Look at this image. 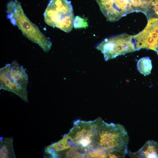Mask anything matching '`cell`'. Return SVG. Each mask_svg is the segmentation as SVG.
<instances>
[{
    "instance_id": "obj_1",
    "label": "cell",
    "mask_w": 158,
    "mask_h": 158,
    "mask_svg": "<svg viewBox=\"0 0 158 158\" xmlns=\"http://www.w3.org/2000/svg\"><path fill=\"white\" fill-rule=\"evenodd\" d=\"M94 121V137L92 150L101 149L128 154L129 138L124 127L119 124L108 123L100 117Z\"/></svg>"
},
{
    "instance_id": "obj_2",
    "label": "cell",
    "mask_w": 158,
    "mask_h": 158,
    "mask_svg": "<svg viewBox=\"0 0 158 158\" xmlns=\"http://www.w3.org/2000/svg\"><path fill=\"white\" fill-rule=\"evenodd\" d=\"M7 13V17L11 23L17 26L25 37L38 44L45 52L49 51L51 42L26 16L18 1H11L8 3Z\"/></svg>"
},
{
    "instance_id": "obj_3",
    "label": "cell",
    "mask_w": 158,
    "mask_h": 158,
    "mask_svg": "<svg viewBox=\"0 0 158 158\" xmlns=\"http://www.w3.org/2000/svg\"><path fill=\"white\" fill-rule=\"evenodd\" d=\"M153 0H96L100 10L107 20H118L133 12H141L146 16L151 7Z\"/></svg>"
},
{
    "instance_id": "obj_4",
    "label": "cell",
    "mask_w": 158,
    "mask_h": 158,
    "mask_svg": "<svg viewBox=\"0 0 158 158\" xmlns=\"http://www.w3.org/2000/svg\"><path fill=\"white\" fill-rule=\"evenodd\" d=\"M1 89L13 92L26 102H28L27 86L28 75L16 60L0 69Z\"/></svg>"
},
{
    "instance_id": "obj_5",
    "label": "cell",
    "mask_w": 158,
    "mask_h": 158,
    "mask_svg": "<svg viewBox=\"0 0 158 158\" xmlns=\"http://www.w3.org/2000/svg\"><path fill=\"white\" fill-rule=\"evenodd\" d=\"M48 25L69 32L72 29L75 19L71 2L68 0H51L44 13Z\"/></svg>"
},
{
    "instance_id": "obj_6",
    "label": "cell",
    "mask_w": 158,
    "mask_h": 158,
    "mask_svg": "<svg viewBox=\"0 0 158 158\" xmlns=\"http://www.w3.org/2000/svg\"><path fill=\"white\" fill-rule=\"evenodd\" d=\"M95 48L103 54L105 61L136 50L133 35L126 33L107 37L97 44Z\"/></svg>"
},
{
    "instance_id": "obj_7",
    "label": "cell",
    "mask_w": 158,
    "mask_h": 158,
    "mask_svg": "<svg viewBox=\"0 0 158 158\" xmlns=\"http://www.w3.org/2000/svg\"><path fill=\"white\" fill-rule=\"evenodd\" d=\"M94 121L78 120L74 121L73 127L68 133L75 147L85 155L92 148L94 137Z\"/></svg>"
},
{
    "instance_id": "obj_8",
    "label": "cell",
    "mask_w": 158,
    "mask_h": 158,
    "mask_svg": "<svg viewBox=\"0 0 158 158\" xmlns=\"http://www.w3.org/2000/svg\"><path fill=\"white\" fill-rule=\"evenodd\" d=\"M133 36L136 50L145 48L156 51L158 41V18L148 19L145 28Z\"/></svg>"
},
{
    "instance_id": "obj_9",
    "label": "cell",
    "mask_w": 158,
    "mask_h": 158,
    "mask_svg": "<svg viewBox=\"0 0 158 158\" xmlns=\"http://www.w3.org/2000/svg\"><path fill=\"white\" fill-rule=\"evenodd\" d=\"M128 154L132 158H158V143L148 140L137 151H128Z\"/></svg>"
},
{
    "instance_id": "obj_10",
    "label": "cell",
    "mask_w": 158,
    "mask_h": 158,
    "mask_svg": "<svg viewBox=\"0 0 158 158\" xmlns=\"http://www.w3.org/2000/svg\"><path fill=\"white\" fill-rule=\"evenodd\" d=\"M12 138L0 137V157L1 158H15L13 146Z\"/></svg>"
},
{
    "instance_id": "obj_11",
    "label": "cell",
    "mask_w": 158,
    "mask_h": 158,
    "mask_svg": "<svg viewBox=\"0 0 158 158\" xmlns=\"http://www.w3.org/2000/svg\"><path fill=\"white\" fill-rule=\"evenodd\" d=\"M54 152L53 158H57V154L72 147H75L74 145L68 135H65L58 141L48 146Z\"/></svg>"
},
{
    "instance_id": "obj_12",
    "label": "cell",
    "mask_w": 158,
    "mask_h": 158,
    "mask_svg": "<svg viewBox=\"0 0 158 158\" xmlns=\"http://www.w3.org/2000/svg\"><path fill=\"white\" fill-rule=\"evenodd\" d=\"M137 67L138 70L141 74L145 76L150 74L152 68L150 58L145 57L140 59L138 61Z\"/></svg>"
},
{
    "instance_id": "obj_13",
    "label": "cell",
    "mask_w": 158,
    "mask_h": 158,
    "mask_svg": "<svg viewBox=\"0 0 158 158\" xmlns=\"http://www.w3.org/2000/svg\"><path fill=\"white\" fill-rule=\"evenodd\" d=\"M111 151H107L101 149H96L88 151L86 158H110Z\"/></svg>"
},
{
    "instance_id": "obj_14",
    "label": "cell",
    "mask_w": 158,
    "mask_h": 158,
    "mask_svg": "<svg viewBox=\"0 0 158 158\" xmlns=\"http://www.w3.org/2000/svg\"><path fill=\"white\" fill-rule=\"evenodd\" d=\"M88 26L86 20L78 16L75 17L73 23V26L75 28H86Z\"/></svg>"
},
{
    "instance_id": "obj_15",
    "label": "cell",
    "mask_w": 158,
    "mask_h": 158,
    "mask_svg": "<svg viewBox=\"0 0 158 158\" xmlns=\"http://www.w3.org/2000/svg\"><path fill=\"white\" fill-rule=\"evenodd\" d=\"M156 52L157 53V54H158V41L157 43V47L156 49Z\"/></svg>"
}]
</instances>
